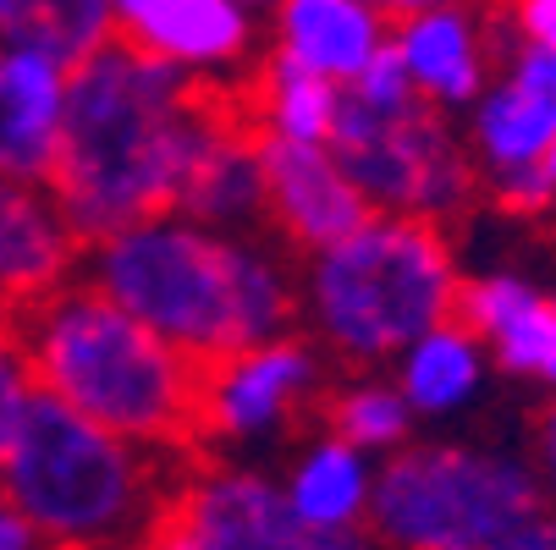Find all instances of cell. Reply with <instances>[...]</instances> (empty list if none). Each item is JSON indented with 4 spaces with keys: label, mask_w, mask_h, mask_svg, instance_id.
<instances>
[{
    "label": "cell",
    "mask_w": 556,
    "mask_h": 550,
    "mask_svg": "<svg viewBox=\"0 0 556 550\" xmlns=\"http://www.w3.org/2000/svg\"><path fill=\"white\" fill-rule=\"evenodd\" d=\"M529 462H534V479L545 507H556V397H540V413L529 419V440H523Z\"/></svg>",
    "instance_id": "cell-28"
},
{
    "label": "cell",
    "mask_w": 556,
    "mask_h": 550,
    "mask_svg": "<svg viewBox=\"0 0 556 550\" xmlns=\"http://www.w3.org/2000/svg\"><path fill=\"white\" fill-rule=\"evenodd\" d=\"M0 550H45V534L7 496H0Z\"/></svg>",
    "instance_id": "cell-30"
},
{
    "label": "cell",
    "mask_w": 556,
    "mask_h": 550,
    "mask_svg": "<svg viewBox=\"0 0 556 550\" xmlns=\"http://www.w3.org/2000/svg\"><path fill=\"white\" fill-rule=\"evenodd\" d=\"M66 66L0 44V171L45 182L61 149Z\"/></svg>",
    "instance_id": "cell-18"
},
{
    "label": "cell",
    "mask_w": 556,
    "mask_h": 550,
    "mask_svg": "<svg viewBox=\"0 0 556 550\" xmlns=\"http://www.w3.org/2000/svg\"><path fill=\"white\" fill-rule=\"evenodd\" d=\"M116 39L161 55L199 89L243 94L265 55V17L243 0H111Z\"/></svg>",
    "instance_id": "cell-10"
},
{
    "label": "cell",
    "mask_w": 556,
    "mask_h": 550,
    "mask_svg": "<svg viewBox=\"0 0 556 550\" xmlns=\"http://www.w3.org/2000/svg\"><path fill=\"white\" fill-rule=\"evenodd\" d=\"M84 238L72 231L50 182L0 171V314H28L84 276Z\"/></svg>",
    "instance_id": "cell-14"
},
{
    "label": "cell",
    "mask_w": 556,
    "mask_h": 550,
    "mask_svg": "<svg viewBox=\"0 0 556 550\" xmlns=\"http://www.w3.org/2000/svg\"><path fill=\"white\" fill-rule=\"evenodd\" d=\"M551 138H556V116L540 111L518 84H507L502 72L491 77V89L463 111V143L473 154L480 188H496V182L529 171Z\"/></svg>",
    "instance_id": "cell-20"
},
{
    "label": "cell",
    "mask_w": 556,
    "mask_h": 550,
    "mask_svg": "<svg viewBox=\"0 0 556 550\" xmlns=\"http://www.w3.org/2000/svg\"><path fill=\"white\" fill-rule=\"evenodd\" d=\"M66 402L34 391L12 440L0 446V496L39 534L45 550H132L166 512L177 468Z\"/></svg>",
    "instance_id": "cell-5"
},
{
    "label": "cell",
    "mask_w": 556,
    "mask_h": 550,
    "mask_svg": "<svg viewBox=\"0 0 556 550\" xmlns=\"http://www.w3.org/2000/svg\"><path fill=\"white\" fill-rule=\"evenodd\" d=\"M331 149L342 154L369 209L452 226L480 199V171H473L463 127L425 100L369 105L342 89Z\"/></svg>",
    "instance_id": "cell-7"
},
{
    "label": "cell",
    "mask_w": 556,
    "mask_h": 550,
    "mask_svg": "<svg viewBox=\"0 0 556 550\" xmlns=\"http://www.w3.org/2000/svg\"><path fill=\"white\" fill-rule=\"evenodd\" d=\"M111 39H116L111 0H0V44L45 55L66 72Z\"/></svg>",
    "instance_id": "cell-22"
},
{
    "label": "cell",
    "mask_w": 556,
    "mask_h": 550,
    "mask_svg": "<svg viewBox=\"0 0 556 550\" xmlns=\"http://www.w3.org/2000/svg\"><path fill=\"white\" fill-rule=\"evenodd\" d=\"M496 17L513 44L556 50V0H496Z\"/></svg>",
    "instance_id": "cell-27"
},
{
    "label": "cell",
    "mask_w": 556,
    "mask_h": 550,
    "mask_svg": "<svg viewBox=\"0 0 556 550\" xmlns=\"http://www.w3.org/2000/svg\"><path fill=\"white\" fill-rule=\"evenodd\" d=\"M243 111H249V121H254L260 138L331 143L337 111H342V89L326 84V77H314V72H298L287 61L260 55L254 77L243 84Z\"/></svg>",
    "instance_id": "cell-21"
},
{
    "label": "cell",
    "mask_w": 556,
    "mask_h": 550,
    "mask_svg": "<svg viewBox=\"0 0 556 550\" xmlns=\"http://www.w3.org/2000/svg\"><path fill=\"white\" fill-rule=\"evenodd\" d=\"M231 105L237 94L199 89L193 77L127 39L77 61L66 72L61 149L45 177L72 231L100 243L143 215L172 209L199 149Z\"/></svg>",
    "instance_id": "cell-1"
},
{
    "label": "cell",
    "mask_w": 556,
    "mask_h": 550,
    "mask_svg": "<svg viewBox=\"0 0 556 550\" xmlns=\"http://www.w3.org/2000/svg\"><path fill=\"white\" fill-rule=\"evenodd\" d=\"M391 44V23L364 0H276L265 12V55L348 89Z\"/></svg>",
    "instance_id": "cell-15"
},
{
    "label": "cell",
    "mask_w": 556,
    "mask_h": 550,
    "mask_svg": "<svg viewBox=\"0 0 556 550\" xmlns=\"http://www.w3.org/2000/svg\"><path fill=\"white\" fill-rule=\"evenodd\" d=\"M265 161V231L287 254H320L369 220V199L331 143H281L260 138Z\"/></svg>",
    "instance_id": "cell-12"
},
{
    "label": "cell",
    "mask_w": 556,
    "mask_h": 550,
    "mask_svg": "<svg viewBox=\"0 0 556 550\" xmlns=\"http://www.w3.org/2000/svg\"><path fill=\"white\" fill-rule=\"evenodd\" d=\"M34 391L66 402L138 446L188 457L199 419V369L84 276L17 314Z\"/></svg>",
    "instance_id": "cell-3"
},
{
    "label": "cell",
    "mask_w": 556,
    "mask_h": 550,
    "mask_svg": "<svg viewBox=\"0 0 556 550\" xmlns=\"http://www.w3.org/2000/svg\"><path fill=\"white\" fill-rule=\"evenodd\" d=\"M496 72L507 77V84H518L540 111L556 116V50H534V44H513V39H507Z\"/></svg>",
    "instance_id": "cell-26"
},
{
    "label": "cell",
    "mask_w": 556,
    "mask_h": 550,
    "mask_svg": "<svg viewBox=\"0 0 556 550\" xmlns=\"http://www.w3.org/2000/svg\"><path fill=\"white\" fill-rule=\"evenodd\" d=\"M540 507L545 496L523 446L414 435L380 457L364 528L375 550H485Z\"/></svg>",
    "instance_id": "cell-6"
},
{
    "label": "cell",
    "mask_w": 556,
    "mask_h": 550,
    "mask_svg": "<svg viewBox=\"0 0 556 550\" xmlns=\"http://www.w3.org/2000/svg\"><path fill=\"white\" fill-rule=\"evenodd\" d=\"M132 550H199V545L188 539V528H182L177 517H166V512H161V517L149 523V534H143Z\"/></svg>",
    "instance_id": "cell-31"
},
{
    "label": "cell",
    "mask_w": 556,
    "mask_h": 550,
    "mask_svg": "<svg viewBox=\"0 0 556 550\" xmlns=\"http://www.w3.org/2000/svg\"><path fill=\"white\" fill-rule=\"evenodd\" d=\"M375 7L386 23H403V17H419V12H435V7H457V0H364Z\"/></svg>",
    "instance_id": "cell-32"
},
{
    "label": "cell",
    "mask_w": 556,
    "mask_h": 550,
    "mask_svg": "<svg viewBox=\"0 0 556 550\" xmlns=\"http://www.w3.org/2000/svg\"><path fill=\"white\" fill-rule=\"evenodd\" d=\"M551 292H556V286H551Z\"/></svg>",
    "instance_id": "cell-34"
},
{
    "label": "cell",
    "mask_w": 556,
    "mask_h": 550,
    "mask_svg": "<svg viewBox=\"0 0 556 550\" xmlns=\"http://www.w3.org/2000/svg\"><path fill=\"white\" fill-rule=\"evenodd\" d=\"M485 550H556V507H540V512H529L518 528H507L496 545H485Z\"/></svg>",
    "instance_id": "cell-29"
},
{
    "label": "cell",
    "mask_w": 556,
    "mask_h": 550,
    "mask_svg": "<svg viewBox=\"0 0 556 550\" xmlns=\"http://www.w3.org/2000/svg\"><path fill=\"white\" fill-rule=\"evenodd\" d=\"M84 281L193 363L298 331V254L270 231H215L182 209L89 243Z\"/></svg>",
    "instance_id": "cell-2"
},
{
    "label": "cell",
    "mask_w": 556,
    "mask_h": 550,
    "mask_svg": "<svg viewBox=\"0 0 556 550\" xmlns=\"http://www.w3.org/2000/svg\"><path fill=\"white\" fill-rule=\"evenodd\" d=\"M331 391V358L303 331L249 342L199 369V419L193 451L254 457L298 440Z\"/></svg>",
    "instance_id": "cell-8"
},
{
    "label": "cell",
    "mask_w": 556,
    "mask_h": 550,
    "mask_svg": "<svg viewBox=\"0 0 556 550\" xmlns=\"http://www.w3.org/2000/svg\"><path fill=\"white\" fill-rule=\"evenodd\" d=\"M314 424H326L331 435L353 440L375 462L391 457V451H403L419 435V419H414L408 397L396 391V380L386 369H348V380H331Z\"/></svg>",
    "instance_id": "cell-23"
},
{
    "label": "cell",
    "mask_w": 556,
    "mask_h": 550,
    "mask_svg": "<svg viewBox=\"0 0 556 550\" xmlns=\"http://www.w3.org/2000/svg\"><path fill=\"white\" fill-rule=\"evenodd\" d=\"M172 209L215 231H265V161H260V132L243 111V94L199 149Z\"/></svg>",
    "instance_id": "cell-16"
},
{
    "label": "cell",
    "mask_w": 556,
    "mask_h": 550,
    "mask_svg": "<svg viewBox=\"0 0 556 550\" xmlns=\"http://www.w3.org/2000/svg\"><path fill=\"white\" fill-rule=\"evenodd\" d=\"M457 320L485 342L502 380L556 397V292L513 265L463 276Z\"/></svg>",
    "instance_id": "cell-13"
},
{
    "label": "cell",
    "mask_w": 556,
    "mask_h": 550,
    "mask_svg": "<svg viewBox=\"0 0 556 550\" xmlns=\"http://www.w3.org/2000/svg\"><path fill=\"white\" fill-rule=\"evenodd\" d=\"M391 50L408 66V84L419 89L425 105L463 116L491 89L507 50V28L485 0H457V7H435L391 23Z\"/></svg>",
    "instance_id": "cell-11"
},
{
    "label": "cell",
    "mask_w": 556,
    "mask_h": 550,
    "mask_svg": "<svg viewBox=\"0 0 556 550\" xmlns=\"http://www.w3.org/2000/svg\"><path fill=\"white\" fill-rule=\"evenodd\" d=\"M386 374L408 397L419 424H446V419H463L485 402L496 363H491L485 342L452 314V320H441L435 331H425L419 342H408L396 353Z\"/></svg>",
    "instance_id": "cell-17"
},
{
    "label": "cell",
    "mask_w": 556,
    "mask_h": 550,
    "mask_svg": "<svg viewBox=\"0 0 556 550\" xmlns=\"http://www.w3.org/2000/svg\"><path fill=\"white\" fill-rule=\"evenodd\" d=\"M502 209H513V215H545L551 204H556V138L545 143V154L529 166V171H518V177H507V182H496V188H485Z\"/></svg>",
    "instance_id": "cell-25"
},
{
    "label": "cell",
    "mask_w": 556,
    "mask_h": 550,
    "mask_svg": "<svg viewBox=\"0 0 556 550\" xmlns=\"http://www.w3.org/2000/svg\"><path fill=\"white\" fill-rule=\"evenodd\" d=\"M243 7H254V12H260V17H265V12H270V7H276V0H243Z\"/></svg>",
    "instance_id": "cell-33"
},
{
    "label": "cell",
    "mask_w": 556,
    "mask_h": 550,
    "mask_svg": "<svg viewBox=\"0 0 556 550\" xmlns=\"http://www.w3.org/2000/svg\"><path fill=\"white\" fill-rule=\"evenodd\" d=\"M463 265L452 226L369 209L348 238L298 259V331L337 369L391 358L457 314Z\"/></svg>",
    "instance_id": "cell-4"
},
{
    "label": "cell",
    "mask_w": 556,
    "mask_h": 550,
    "mask_svg": "<svg viewBox=\"0 0 556 550\" xmlns=\"http://www.w3.org/2000/svg\"><path fill=\"white\" fill-rule=\"evenodd\" d=\"M166 517H177L199 550H375L369 528H308L292 512L281 474L215 451H188Z\"/></svg>",
    "instance_id": "cell-9"
},
{
    "label": "cell",
    "mask_w": 556,
    "mask_h": 550,
    "mask_svg": "<svg viewBox=\"0 0 556 550\" xmlns=\"http://www.w3.org/2000/svg\"><path fill=\"white\" fill-rule=\"evenodd\" d=\"M375 474H380V462L369 451H358L353 440L320 424L314 435L292 440L281 490L308 528H364L369 501H375Z\"/></svg>",
    "instance_id": "cell-19"
},
{
    "label": "cell",
    "mask_w": 556,
    "mask_h": 550,
    "mask_svg": "<svg viewBox=\"0 0 556 550\" xmlns=\"http://www.w3.org/2000/svg\"><path fill=\"white\" fill-rule=\"evenodd\" d=\"M28 397H34V374H28V353H23L17 320H12V314H0V446L12 440Z\"/></svg>",
    "instance_id": "cell-24"
}]
</instances>
